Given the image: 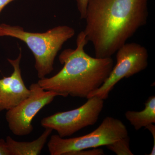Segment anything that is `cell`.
<instances>
[{
	"label": "cell",
	"instance_id": "cell-4",
	"mask_svg": "<svg viewBox=\"0 0 155 155\" xmlns=\"http://www.w3.org/2000/svg\"><path fill=\"white\" fill-rule=\"evenodd\" d=\"M128 135L127 127L119 119L106 117L97 128L86 135L64 139L58 134L51 136L48 147L51 155L68 153L111 144Z\"/></svg>",
	"mask_w": 155,
	"mask_h": 155
},
{
	"label": "cell",
	"instance_id": "cell-16",
	"mask_svg": "<svg viewBox=\"0 0 155 155\" xmlns=\"http://www.w3.org/2000/svg\"><path fill=\"white\" fill-rule=\"evenodd\" d=\"M14 1L15 0H0V13L7 5Z\"/></svg>",
	"mask_w": 155,
	"mask_h": 155
},
{
	"label": "cell",
	"instance_id": "cell-12",
	"mask_svg": "<svg viewBox=\"0 0 155 155\" xmlns=\"http://www.w3.org/2000/svg\"><path fill=\"white\" fill-rule=\"evenodd\" d=\"M104 155V150L101 149H87L67 153V155Z\"/></svg>",
	"mask_w": 155,
	"mask_h": 155
},
{
	"label": "cell",
	"instance_id": "cell-2",
	"mask_svg": "<svg viewBox=\"0 0 155 155\" xmlns=\"http://www.w3.org/2000/svg\"><path fill=\"white\" fill-rule=\"evenodd\" d=\"M88 42L83 31H81L76 48L64 50L59 56L63 68L52 77L40 79L39 85L61 96L88 98L105 82L114 67L111 57L93 58L87 54L84 47Z\"/></svg>",
	"mask_w": 155,
	"mask_h": 155
},
{
	"label": "cell",
	"instance_id": "cell-11",
	"mask_svg": "<svg viewBox=\"0 0 155 155\" xmlns=\"http://www.w3.org/2000/svg\"><path fill=\"white\" fill-rule=\"evenodd\" d=\"M129 142L130 138L127 136L106 146L117 155H133L130 149Z\"/></svg>",
	"mask_w": 155,
	"mask_h": 155
},
{
	"label": "cell",
	"instance_id": "cell-15",
	"mask_svg": "<svg viewBox=\"0 0 155 155\" xmlns=\"http://www.w3.org/2000/svg\"><path fill=\"white\" fill-rule=\"evenodd\" d=\"M0 155H10L6 140L0 139Z\"/></svg>",
	"mask_w": 155,
	"mask_h": 155
},
{
	"label": "cell",
	"instance_id": "cell-13",
	"mask_svg": "<svg viewBox=\"0 0 155 155\" xmlns=\"http://www.w3.org/2000/svg\"><path fill=\"white\" fill-rule=\"evenodd\" d=\"M88 1V0H76L78 9L80 13L81 19H84L85 17Z\"/></svg>",
	"mask_w": 155,
	"mask_h": 155
},
{
	"label": "cell",
	"instance_id": "cell-3",
	"mask_svg": "<svg viewBox=\"0 0 155 155\" xmlns=\"http://www.w3.org/2000/svg\"><path fill=\"white\" fill-rule=\"evenodd\" d=\"M75 34L74 28L59 25L42 33L25 31L19 25H0V37L9 36L24 42L32 52L39 79L54 70V61L63 45Z\"/></svg>",
	"mask_w": 155,
	"mask_h": 155
},
{
	"label": "cell",
	"instance_id": "cell-7",
	"mask_svg": "<svg viewBox=\"0 0 155 155\" xmlns=\"http://www.w3.org/2000/svg\"><path fill=\"white\" fill-rule=\"evenodd\" d=\"M30 95L19 104L7 111L6 119L10 130L14 135L24 136L33 130L32 120L37 114L46 106L49 104L56 97L57 93L45 91L38 83L29 87Z\"/></svg>",
	"mask_w": 155,
	"mask_h": 155
},
{
	"label": "cell",
	"instance_id": "cell-6",
	"mask_svg": "<svg viewBox=\"0 0 155 155\" xmlns=\"http://www.w3.org/2000/svg\"><path fill=\"white\" fill-rule=\"evenodd\" d=\"M116 52V64L107 79L101 87L92 93L88 98L97 96L104 100L107 99L110 93L120 80L137 74L147 67L148 53L141 45L126 43Z\"/></svg>",
	"mask_w": 155,
	"mask_h": 155
},
{
	"label": "cell",
	"instance_id": "cell-5",
	"mask_svg": "<svg viewBox=\"0 0 155 155\" xmlns=\"http://www.w3.org/2000/svg\"><path fill=\"white\" fill-rule=\"evenodd\" d=\"M83 105L71 110L58 112L42 119L45 128L58 132L60 137L70 136L84 127L94 125L104 107V100L94 96Z\"/></svg>",
	"mask_w": 155,
	"mask_h": 155
},
{
	"label": "cell",
	"instance_id": "cell-1",
	"mask_svg": "<svg viewBox=\"0 0 155 155\" xmlns=\"http://www.w3.org/2000/svg\"><path fill=\"white\" fill-rule=\"evenodd\" d=\"M148 0H88L83 31L95 57L110 58L146 24Z\"/></svg>",
	"mask_w": 155,
	"mask_h": 155
},
{
	"label": "cell",
	"instance_id": "cell-14",
	"mask_svg": "<svg viewBox=\"0 0 155 155\" xmlns=\"http://www.w3.org/2000/svg\"><path fill=\"white\" fill-rule=\"evenodd\" d=\"M146 129H147L149 130L150 133H151L153 136V148L152 149L151 152L150 154V155H155V126L153 124H150L148 125L146 127H145Z\"/></svg>",
	"mask_w": 155,
	"mask_h": 155
},
{
	"label": "cell",
	"instance_id": "cell-10",
	"mask_svg": "<svg viewBox=\"0 0 155 155\" xmlns=\"http://www.w3.org/2000/svg\"><path fill=\"white\" fill-rule=\"evenodd\" d=\"M144 110L141 111H127L125 116L136 130L155 123V97L151 96L145 103Z\"/></svg>",
	"mask_w": 155,
	"mask_h": 155
},
{
	"label": "cell",
	"instance_id": "cell-8",
	"mask_svg": "<svg viewBox=\"0 0 155 155\" xmlns=\"http://www.w3.org/2000/svg\"><path fill=\"white\" fill-rule=\"evenodd\" d=\"M21 58L20 52L16 59H8L14 71L11 76L0 79V113L14 107L30 95V90L25 86L21 75Z\"/></svg>",
	"mask_w": 155,
	"mask_h": 155
},
{
	"label": "cell",
	"instance_id": "cell-9",
	"mask_svg": "<svg viewBox=\"0 0 155 155\" xmlns=\"http://www.w3.org/2000/svg\"><path fill=\"white\" fill-rule=\"evenodd\" d=\"M41 135L31 142L16 141L10 136H7L6 142L10 155H37L40 154L42 150L53 130L45 128Z\"/></svg>",
	"mask_w": 155,
	"mask_h": 155
}]
</instances>
